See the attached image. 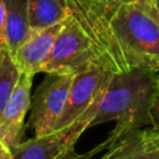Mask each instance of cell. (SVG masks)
Wrapping results in <instances>:
<instances>
[{
	"instance_id": "obj_1",
	"label": "cell",
	"mask_w": 159,
	"mask_h": 159,
	"mask_svg": "<svg viewBox=\"0 0 159 159\" xmlns=\"http://www.w3.org/2000/svg\"><path fill=\"white\" fill-rule=\"evenodd\" d=\"M104 63L113 73L159 71V17L150 0L117 2L109 10Z\"/></svg>"
},
{
	"instance_id": "obj_2",
	"label": "cell",
	"mask_w": 159,
	"mask_h": 159,
	"mask_svg": "<svg viewBox=\"0 0 159 159\" xmlns=\"http://www.w3.org/2000/svg\"><path fill=\"white\" fill-rule=\"evenodd\" d=\"M158 71L133 68L114 73L103 93L91 125L114 122L108 138L96 150L111 149L125 135L153 124L152 109L155 102Z\"/></svg>"
},
{
	"instance_id": "obj_3",
	"label": "cell",
	"mask_w": 159,
	"mask_h": 159,
	"mask_svg": "<svg viewBox=\"0 0 159 159\" xmlns=\"http://www.w3.org/2000/svg\"><path fill=\"white\" fill-rule=\"evenodd\" d=\"M96 61H101V58L94 41L70 14L55 40L43 72L76 75Z\"/></svg>"
},
{
	"instance_id": "obj_4",
	"label": "cell",
	"mask_w": 159,
	"mask_h": 159,
	"mask_svg": "<svg viewBox=\"0 0 159 159\" xmlns=\"http://www.w3.org/2000/svg\"><path fill=\"white\" fill-rule=\"evenodd\" d=\"M72 80V73H46L31 98L27 127L34 132L35 137L57 129L68 101Z\"/></svg>"
},
{
	"instance_id": "obj_5",
	"label": "cell",
	"mask_w": 159,
	"mask_h": 159,
	"mask_svg": "<svg viewBox=\"0 0 159 159\" xmlns=\"http://www.w3.org/2000/svg\"><path fill=\"white\" fill-rule=\"evenodd\" d=\"M99 101L89 107V109L71 125L56 129L45 135H34V138L21 142L14 150H11V159H60L75 148V143L81 134L91 127Z\"/></svg>"
},
{
	"instance_id": "obj_6",
	"label": "cell",
	"mask_w": 159,
	"mask_h": 159,
	"mask_svg": "<svg viewBox=\"0 0 159 159\" xmlns=\"http://www.w3.org/2000/svg\"><path fill=\"white\" fill-rule=\"evenodd\" d=\"M113 75L114 73L101 61H96L83 71L73 75L68 101L57 124V129L71 125L82 117L89 107L97 103L106 92Z\"/></svg>"
},
{
	"instance_id": "obj_7",
	"label": "cell",
	"mask_w": 159,
	"mask_h": 159,
	"mask_svg": "<svg viewBox=\"0 0 159 159\" xmlns=\"http://www.w3.org/2000/svg\"><path fill=\"white\" fill-rule=\"evenodd\" d=\"M32 77L20 73L11 98L0 117V142L10 152L21 143L25 116L31 106Z\"/></svg>"
},
{
	"instance_id": "obj_8",
	"label": "cell",
	"mask_w": 159,
	"mask_h": 159,
	"mask_svg": "<svg viewBox=\"0 0 159 159\" xmlns=\"http://www.w3.org/2000/svg\"><path fill=\"white\" fill-rule=\"evenodd\" d=\"M62 25L63 22H60L42 30L31 31L27 40L12 56L21 73L34 76L36 73L43 72L45 65L50 58L55 40Z\"/></svg>"
},
{
	"instance_id": "obj_9",
	"label": "cell",
	"mask_w": 159,
	"mask_h": 159,
	"mask_svg": "<svg viewBox=\"0 0 159 159\" xmlns=\"http://www.w3.org/2000/svg\"><path fill=\"white\" fill-rule=\"evenodd\" d=\"M102 159H159V139L149 129H139L122 138Z\"/></svg>"
},
{
	"instance_id": "obj_10",
	"label": "cell",
	"mask_w": 159,
	"mask_h": 159,
	"mask_svg": "<svg viewBox=\"0 0 159 159\" xmlns=\"http://www.w3.org/2000/svg\"><path fill=\"white\" fill-rule=\"evenodd\" d=\"M5 1V45L11 56L31 34L27 15V0Z\"/></svg>"
},
{
	"instance_id": "obj_11",
	"label": "cell",
	"mask_w": 159,
	"mask_h": 159,
	"mask_svg": "<svg viewBox=\"0 0 159 159\" xmlns=\"http://www.w3.org/2000/svg\"><path fill=\"white\" fill-rule=\"evenodd\" d=\"M70 14L71 9L66 0H27V15L31 31L63 22Z\"/></svg>"
},
{
	"instance_id": "obj_12",
	"label": "cell",
	"mask_w": 159,
	"mask_h": 159,
	"mask_svg": "<svg viewBox=\"0 0 159 159\" xmlns=\"http://www.w3.org/2000/svg\"><path fill=\"white\" fill-rule=\"evenodd\" d=\"M20 73L12 56L5 48L0 55V117L11 98Z\"/></svg>"
},
{
	"instance_id": "obj_13",
	"label": "cell",
	"mask_w": 159,
	"mask_h": 159,
	"mask_svg": "<svg viewBox=\"0 0 159 159\" xmlns=\"http://www.w3.org/2000/svg\"><path fill=\"white\" fill-rule=\"evenodd\" d=\"M152 129L159 128V71H158V86H157V96H155V102L152 109Z\"/></svg>"
},
{
	"instance_id": "obj_14",
	"label": "cell",
	"mask_w": 159,
	"mask_h": 159,
	"mask_svg": "<svg viewBox=\"0 0 159 159\" xmlns=\"http://www.w3.org/2000/svg\"><path fill=\"white\" fill-rule=\"evenodd\" d=\"M96 152H97V150H96V148H94L93 150H91V152H88V153L80 154V153H77V152L75 150V148H73V149H71L70 152H67L63 157H61L60 159H93V154H94Z\"/></svg>"
},
{
	"instance_id": "obj_15",
	"label": "cell",
	"mask_w": 159,
	"mask_h": 159,
	"mask_svg": "<svg viewBox=\"0 0 159 159\" xmlns=\"http://www.w3.org/2000/svg\"><path fill=\"white\" fill-rule=\"evenodd\" d=\"M5 17H6V11H5V1L0 0V41L5 43Z\"/></svg>"
},
{
	"instance_id": "obj_16",
	"label": "cell",
	"mask_w": 159,
	"mask_h": 159,
	"mask_svg": "<svg viewBox=\"0 0 159 159\" xmlns=\"http://www.w3.org/2000/svg\"><path fill=\"white\" fill-rule=\"evenodd\" d=\"M66 1H67L68 5H70L71 15L75 16V17L77 19V21H78V19H80V6H78V4H77V0H66Z\"/></svg>"
},
{
	"instance_id": "obj_17",
	"label": "cell",
	"mask_w": 159,
	"mask_h": 159,
	"mask_svg": "<svg viewBox=\"0 0 159 159\" xmlns=\"http://www.w3.org/2000/svg\"><path fill=\"white\" fill-rule=\"evenodd\" d=\"M0 159H11V152L9 149H5L1 154H0Z\"/></svg>"
},
{
	"instance_id": "obj_18",
	"label": "cell",
	"mask_w": 159,
	"mask_h": 159,
	"mask_svg": "<svg viewBox=\"0 0 159 159\" xmlns=\"http://www.w3.org/2000/svg\"><path fill=\"white\" fill-rule=\"evenodd\" d=\"M150 1H152L153 6H154V9H155V11H157L158 17H159V0H150Z\"/></svg>"
},
{
	"instance_id": "obj_19",
	"label": "cell",
	"mask_w": 159,
	"mask_h": 159,
	"mask_svg": "<svg viewBox=\"0 0 159 159\" xmlns=\"http://www.w3.org/2000/svg\"><path fill=\"white\" fill-rule=\"evenodd\" d=\"M5 48H6V45H5L2 41H0V55H1V52H2Z\"/></svg>"
},
{
	"instance_id": "obj_20",
	"label": "cell",
	"mask_w": 159,
	"mask_h": 159,
	"mask_svg": "<svg viewBox=\"0 0 159 159\" xmlns=\"http://www.w3.org/2000/svg\"><path fill=\"white\" fill-rule=\"evenodd\" d=\"M5 149H7V148H6V147H5V145H4V144L0 142V154H1V153H2Z\"/></svg>"
},
{
	"instance_id": "obj_21",
	"label": "cell",
	"mask_w": 159,
	"mask_h": 159,
	"mask_svg": "<svg viewBox=\"0 0 159 159\" xmlns=\"http://www.w3.org/2000/svg\"><path fill=\"white\" fill-rule=\"evenodd\" d=\"M113 2H117V0H113Z\"/></svg>"
},
{
	"instance_id": "obj_22",
	"label": "cell",
	"mask_w": 159,
	"mask_h": 159,
	"mask_svg": "<svg viewBox=\"0 0 159 159\" xmlns=\"http://www.w3.org/2000/svg\"><path fill=\"white\" fill-rule=\"evenodd\" d=\"M153 135H154V134H153ZM154 137H155V135H154ZM155 138H157V137H155ZM158 139H159V138H158Z\"/></svg>"
}]
</instances>
